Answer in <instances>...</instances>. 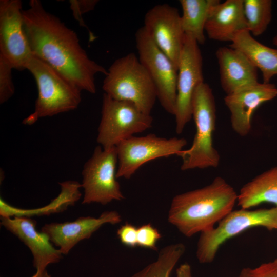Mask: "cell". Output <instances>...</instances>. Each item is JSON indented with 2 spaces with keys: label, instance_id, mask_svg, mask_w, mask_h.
Segmentation results:
<instances>
[{
  "label": "cell",
  "instance_id": "1",
  "mask_svg": "<svg viewBox=\"0 0 277 277\" xmlns=\"http://www.w3.org/2000/svg\"><path fill=\"white\" fill-rule=\"evenodd\" d=\"M23 15L32 53L81 91L95 93V75H105L107 70L88 56L76 33L46 11L39 0H31Z\"/></svg>",
  "mask_w": 277,
  "mask_h": 277
},
{
  "label": "cell",
  "instance_id": "32",
  "mask_svg": "<svg viewBox=\"0 0 277 277\" xmlns=\"http://www.w3.org/2000/svg\"><path fill=\"white\" fill-rule=\"evenodd\" d=\"M273 44L277 47V34L273 38Z\"/></svg>",
  "mask_w": 277,
  "mask_h": 277
},
{
  "label": "cell",
  "instance_id": "27",
  "mask_svg": "<svg viewBox=\"0 0 277 277\" xmlns=\"http://www.w3.org/2000/svg\"><path fill=\"white\" fill-rule=\"evenodd\" d=\"M241 277H277V258L261 264L254 268H243L239 275Z\"/></svg>",
  "mask_w": 277,
  "mask_h": 277
},
{
  "label": "cell",
  "instance_id": "31",
  "mask_svg": "<svg viewBox=\"0 0 277 277\" xmlns=\"http://www.w3.org/2000/svg\"><path fill=\"white\" fill-rule=\"evenodd\" d=\"M31 277H51V275L48 274L47 270H45L43 272L36 271Z\"/></svg>",
  "mask_w": 277,
  "mask_h": 277
},
{
  "label": "cell",
  "instance_id": "7",
  "mask_svg": "<svg viewBox=\"0 0 277 277\" xmlns=\"http://www.w3.org/2000/svg\"><path fill=\"white\" fill-rule=\"evenodd\" d=\"M152 122L151 114L145 113L132 103L104 93L97 142L104 149L115 147L122 141L149 129Z\"/></svg>",
  "mask_w": 277,
  "mask_h": 277
},
{
  "label": "cell",
  "instance_id": "15",
  "mask_svg": "<svg viewBox=\"0 0 277 277\" xmlns=\"http://www.w3.org/2000/svg\"><path fill=\"white\" fill-rule=\"evenodd\" d=\"M276 96L275 85L260 82L227 94L224 102L230 112L233 130L241 136L248 134L254 111L263 103Z\"/></svg>",
  "mask_w": 277,
  "mask_h": 277
},
{
  "label": "cell",
  "instance_id": "20",
  "mask_svg": "<svg viewBox=\"0 0 277 277\" xmlns=\"http://www.w3.org/2000/svg\"><path fill=\"white\" fill-rule=\"evenodd\" d=\"M264 203L277 207V166L246 183L238 193L237 204L241 208L250 209Z\"/></svg>",
  "mask_w": 277,
  "mask_h": 277
},
{
  "label": "cell",
  "instance_id": "29",
  "mask_svg": "<svg viewBox=\"0 0 277 277\" xmlns=\"http://www.w3.org/2000/svg\"><path fill=\"white\" fill-rule=\"evenodd\" d=\"M117 235L124 245L134 248L137 246V228L133 224L126 222L117 230Z\"/></svg>",
  "mask_w": 277,
  "mask_h": 277
},
{
  "label": "cell",
  "instance_id": "8",
  "mask_svg": "<svg viewBox=\"0 0 277 277\" xmlns=\"http://www.w3.org/2000/svg\"><path fill=\"white\" fill-rule=\"evenodd\" d=\"M117 167L115 147L104 149L100 145L95 147L82 170L83 204L97 203L105 205L124 199L116 180Z\"/></svg>",
  "mask_w": 277,
  "mask_h": 277
},
{
  "label": "cell",
  "instance_id": "26",
  "mask_svg": "<svg viewBox=\"0 0 277 277\" xmlns=\"http://www.w3.org/2000/svg\"><path fill=\"white\" fill-rule=\"evenodd\" d=\"M161 238L160 231L151 223L142 225L137 228V246L157 250V243Z\"/></svg>",
  "mask_w": 277,
  "mask_h": 277
},
{
  "label": "cell",
  "instance_id": "24",
  "mask_svg": "<svg viewBox=\"0 0 277 277\" xmlns=\"http://www.w3.org/2000/svg\"><path fill=\"white\" fill-rule=\"evenodd\" d=\"M247 29L253 36H258L266 30L272 18L271 0H243Z\"/></svg>",
  "mask_w": 277,
  "mask_h": 277
},
{
  "label": "cell",
  "instance_id": "6",
  "mask_svg": "<svg viewBox=\"0 0 277 277\" xmlns=\"http://www.w3.org/2000/svg\"><path fill=\"white\" fill-rule=\"evenodd\" d=\"M277 230V207L255 210H233L213 228L200 233L196 251L199 263L213 261L221 246L228 240L251 228Z\"/></svg>",
  "mask_w": 277,
  "mask_h": 277
},
{
  "label": "cell",
  "instance_id": "9",
  "mask_svg": "<svg viewBox=\"0 0 277 277\" xmlns=\"http://www.w3.org/2000/svg\"><path fill=\"white\" fill-rule=\"evenodd\" d=\"M138 58L156 88L157 100L174 115L177 95V70L170 58L155 44L143 27L135 33Z\"/></svg>",
  "mask_w": 277,
  "mask_h": 277
},
{
  "label": "cell",
  "instance_id": "10",
  "mask_svg": "<svg viewBox=\"0 0 277 277\" xmlns=\"http://www.w3.org/2000/svg\"><path fill=\"white\" fill-rule=\"evenodd\" d=\"M186 145L184 138H167L154 134L125 140L115 147L116 177L129 179L144 164L161 157L178 155Z\"/></svg>",
  "mask_w": 277,
  "mask_h": 277
},
{
  "label": "cell",
  "instance_id": "33",
  "mask_svg": "<svg viewBox=\"0 0 277 277\" xmlns=\"http://www.w3.org/2000/svg\"><path fill=\"white\" fill-rule=\"evenodd\" d=\"M237 277H241V276H237Z\"/></svg>",
  "mask_w": 277,
  "mask_h": 277
},
{
  "label": "cell",
  "instance_id": "16",
  "mask_svg": "<svg viewBox=\"0 0 277 277\" xmlns=\"http://www.w3.org/2000/svg\"><path fill=\"white\" fill-rule=\"evenodd\" d=\"M1 225L29 248L36 271H44L49 265L58 263L62 258V253L53 246L48 236L37 231L36 222L31 217L1 216Z\"/></svg>",
  "mask_w": 277,
  "mask_h": 277
},
{
  "label": "cell",
  "instance_id": "21",
  "mask_svg": "<svg viewBox=\"0 0 277 277\" xmlns=\"http://www.w3.org/2000/svg\"><path fill=\"white\" fill-rule=\"evenodd\" d=\"M220 0H180L181 25L185 34L193 37L199 44L205 42V26Z\"/></svg>",
  "mask_w": 277,
  "mask_h": 277
},
{
  "label": "cell",
  "instance_id": "5",
  "mask_svg": "<svg viewBox=\"0 0 277 277\" xmlns=\"http://www.w3.org/2000/svg\"><path fill=\"white\" fill-rule=\"evenodd\" d=\"M192 114L196 133L191 147L177 155L182 159L183 171L196 168L217 167L220 156L213 145V134L216 122V106L211 88L205 83L194 91Z\"/></svg>",
  "mask_w": 277,
  "mask_h": 277
},
{
  "label": "cell",
  "instance_id": "18",
  "mask_svg": "<svg viewBox=\"0 0 277 277\" xmlns=\"http://www.w3.org/2000/svg\"><path fill=\"white\" fill-rule=\"evenodd\" d=\"M247 30L243 0L220 2L212 11L205 26V32L212 40L232 42L238 34Z\"/></svg>",
  "mask_w": 277,
  "mask_h": 277
},
{
  "label": "cell",
  "instance_id": "3",
  "mask_svg": "<svg viewBox=\"0 0 277 277\" xmlns=\"http://www.w3.org/2000/svg\"><path fill=\"white\" fill-rule=\"evenodd\" d=\"M25 69L36 81L38 96L33 112L23 120L24 124L31 125L39 118L78 107L82 101V91L49 65L33 54Z\"/></svg>",
  "mask_w": 277,
  "mask_h": 277
},
{
  "label": "cell",
  "instance_id": "17",
  "mask_svg": "<svg viewBox=\"0 0 277 277\" xmlns=\"http://www.w3.org/2000/svg\"><path fill=\"white\" fill-rule=\"evenodd\" d=\"M215 56L219 66L221 86L227 94L258 83V69L241 51L221 47Z\"/></svg>",
  "mask_w": 277,
  "mask_h": 277
},
{
  "label": "cell",
  "instance_id": "14",
  "mask_svg": "<svg viewBox=\"0 0 277 277\" xmlns=\"http://www.w3.org/2000/svg\"><path fill=\"white\" fill-rule=\"evenodd\" d=\"M121 221L122 217L118 212L107 211L98 217L81 216L72 222L47 224L42 227L41 232L59 248L62 254L66 255L79 242L89 239L103 225H115Z\"/></svg>",
  "mask_w": 277,
  "mask_h": 277
},
{
  "label": "cell",
  "instance_id": "12",
  "mask_svg": "<svg viewBox=\"0 0 277 277\" xmlns=\"http://www.w3.org/2000/svg\"><path fill=\"white\" fill-rule=\"evenodd\" d=\"M22 2L0 1V56L13 67L25 69L32 55L24 29Z\"/></svg>",
  "mask_w": 277,
  "mask_h": 277
},
{
  "label": "cell",
  "instance_id": "19",
  "mask_svg": "<svg viewBox=\"0 0 277 277\" xmlns=\"http://www.w3.org/2000/svg\"><path fill=\"white\" fill-rule=\"evenodd\" d=\"M231 43L230 47L242 52L261 71L263 83H269L277 75V48L258 42L247 30L238 34Z\"/></svg>",
  "mask_w": 277,
  "mask_h": 277
},
{
  "label": "cell",
  "instance_id": "30",
  "mask_svg": "<svg viewBox=\"0 0 277 277\" xmlns=\"http://www.w3.org/2000/svg\"><path fill=\"white\" fill-rule=\"evenodd\" d=\"M176 277H193L191 266L188 263L180 265L176 269Z\"/></svg>",
  "mask_w": 277,
  "mask_h": 277
},
{
  "label": "cell",
  "instance_id": "28",
  "mask_svg": "<svg viewBox=\"0 0 277 277\" xmlns=\"http://www.w3.org/2000/svg\"><path fill=\"white\" fill-rule=\"evenodd\" d=\"M97 0H70V7L72 15L83 27H86L83 19L82 15L94 9L98 3ZM88 29V28H87Z\"/></svg>",
  "mask_w": 277,
  "mask_h": 277
},
{
  "label": "cell",
  "instance_id": "23",
  "mask_svg": "<svg viewBox=\"0 0 277 277\" xmlns=\"http://www.w3.org/2000/svg\"><path fill=\"white\" fill-rule=\"evenodd\" d=\"M184 244L177 243L162 248L156 259L130 277H170L171 272L185 252Z\"/></svg>",
  "mask_w": 277,
  "mask_h": 277
},
{
  "label": "cell",
  "instance_id": "13",
  "mask_svg": "<svg viewBox=\"0 0 277 277\" xmlns=\"http://www.w3.org/2000/svg\"><path fill=\"white\" fill-rule=\"evenodd\" d=\"M143 27L177 70L185 35L178 9L167 4L156 5L146 13Z\"/></svg>",
  "mask_w": 277,
  "mask_h": 277
},
{
  "label": "cell",
  "instance_id": "2",
  "mask_svg": "<svg viewBox=\"0 0 277 277\" xmlns=\"http://www.w3.org/2000/svg\"><path fill=\"white\" fill-rule=\"evenodd\" d=\"M237 199L234 188L217 176L206 186L174 196L168 221L183 235L190 238L213 228L233 210Z\"/></svg>",
  "mask_w": 277,
  "mask_h": 277
},
{
  "label": "cell",
  "instance_id": "22",
  "mask_svg": "<svg viewBox=\"0 0 277 277\" xmlns=\"http://www.w3.org/2000/svg\"><path fill=\"white\" fill-rule=\"evenodd\" d=\"M60 184L62 186V192L58 197L47 207L42 208L31 210L21 209L13 207L1 200V216H19L30 217L34 215H48L64 211L69 206L74 205L81 197V194L78 189L81 187V185L74 181H67Z\"/></svg>",
  "mask_w": 277,
  "mask_h": 277
},
{
  "label": "cell",
  "instance_id": "25",
  "mask_svg": "<svg viewBox=\"0 0 277 277\" xmlns=\"http://www.w3.org/2000/svg\"><path fill=\"white\" fill-rule=\"evenodd\" d=\"M13 66L0 56V103L8 101L14 94V86L12 81Z\"/></svg>",
  "mask_w": 277,
  "mask_h": 277
},
{
  "label": "cell",
  "instance_id": "11",
  "mask_svg": "<svg viewBox=\"0 0 277 277\" xmlns=\"http://www.w3.org/2000/svg\"><path fill=\"white\" fill-rule=\"evenodd\" d=\"M204 82L203 57L199 44L191 36L185 35L177 69L175 131L181 134L192 118V104L196 88Z\"/></svg>",
  "mask_w": 277,
  "mask_h": 277
},
{
  "label": "cell",
  "instance_id": "4",
  "mask_svg": "<svg viewBox=\"0 0 277 277\" xmlns=\"http://www.w3.org/2000/svg\"><path fill=\"white\" fill-rule=\"evenodd\" d=\"M104 93L117 100L132 103L142 111L151 114L157 99L155 87L134 53L117 58L105 75Z\"/></svg>",
  "mask_w": 277,
  "mask_h": 277
}]
</instances>
